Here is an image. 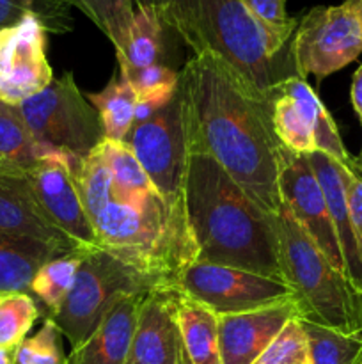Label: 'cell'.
I'll return each mask as SVG.
<instances>
[{"label":"cell","instance_id":"obj_1","mask_svg":"<svg viewBox=\"0 0 362 364\" xmlns=\"http://www.w3.org/2000/svg\"><path fill=\"white\" fill-rule=\"evenodd\" d=\"M177 92L187 153L215 160L265 212L283 206L273 103L256 98L212 53H194L180 71Z\"/></svg>","mask_w":362,"mask_h":364},{"label":"cell","instance_id":"obj_2","mask_svg":"<svg viewBox=\"0 0 362 364\" xmlns=\"http://www.w3.org/2000/svg\"><path fill=\"white\" fill-rule=\"evenodd\" d=\"M70 164L82 205L94 228L96 247L169 284L194 263L183 206L163 201L155 188L126 192L114 187L99 146L84 159L70 155Z\"/></svg>","mask_w":362,"mask_h":364},{"label":"cell","instance_id":"obj_3","mask_svg":"<svg viewBox=\"0 0 362 364\" xmlns=\"http://www.w3.org/2000/svg\"><path fill=\"white\" fill-rule=\"evenodd\" d=\"M181 201L194 262L284 281L272 213L265 212L215 160L187 153Z\"/></svg>","mask_w":362,"mask_h":364},{"label":"cell","instance_id":"obj_4","mask_svg":"<svg viewBox=\"0 0 362 364\" xmlns=\"http://www.w3.org/2000/svg\"><path fill=\"white\" fill-rule=\"evenodd\" d=\"M137 7H151L194 53L222 60L263 102H275L284 82L297 77L291 45H279L240 0H146Z\"/></svg>","mask_w":362,"mask_h":364},{"label":"cell","instance_id":"obj_5","mask_svg":"<svg viewBox=\"0 0 362 364\" xmlns=\"http://www.w3.org/2000/svg\"><path fill=\"white\" fill-rule=\"evenodd\" d=\"M284 283L293 290L300 320L341 333H362V291L337 272L284 206L272 213Z\"/></svg>","mask_w":362,"mask_h":364},{"label":"cell","instance_id":"obj_6","mask_svg":"<svg viewBox=\"0 0 362 364\" xmlns=\"http://www.w3.org/2000/svg\"><path fill=\"white\" fill-rule=\"evenodd\" d=\"M162 287H170L169 281L142 272L98 247L85 249L73 288L52 320L71 348H77L89 340L117 299Z\"/></svg>","mask_w":362,"mask_h":364},{"label":"cell","instance_id":"obj_7","mask_svg":"<svg viewBox=\"0 0 362 364\" xmlns=\"http://www.w3.org/2000/svg\"><path fill=\"white\" fill-rule=\"evenodd\" d=\"M18 109L41 148L84 159L105 141L98 112L82 95L71 71L53 78Z\"/></svg>","mask_w":362,"mask_h":364},{"label":"cell","instance_id":"obj_8","mask_svg":"<svg viewBox=\"0 0 362 364\" xmlns=\"http://www.w3.org/2000/svg\"><path fill=\"white\" fill-rule=\"evenodd\" d=\"M170 287L216 316L254 311L295 299L293 290L284 281L234 267L199 262L185 267Z\"/></svg>","mask_w":362,"mask_h":364},{"label":"cell","instance_id":"obj_9","mask_svg":"<svg viewBox=\"0 0 362 364\" xmlns=\"http://www.w3.org/2000/svg\"><path fill=\"white\" fill-rule=\"evenodd\" d=\"M297 77L323 80L343 70L362 53V32L346 4L309 9L291 39Z\"/></svg>","mask_w":362,"mask_h":364},{"label":"cell","instance_id":"obj_10","mask_svg":"<svg viewBox=\"0 0 362 364\" xmlns=\"http://www.w3.org/2000/svg\"><path fill=\"white\" fill-rule=\"evenodd\" d=\"M124 144L137 156L163 201L172 206H183L181 192L187 166V146L180 92L176 91L174 98L148 121L133 124Z\"/></svg>","mask_w":362,"mask_h":364},{"label":"cell","instance_id":"obj_11","mask_svg":"<svg viewBox=\"0 0 362 364\" xmlns=\"http://www.w3.org/2000/svg\"><path fill=\"white\" fill-rule=\"evenodd\" d=\"M279 194L284 208L314 240L330 265L346 277V265L330 219L329 206L307 155H298L280 148Z\"/></svg>","mask_w":362,"mask_h":364},{"label":"cell","instance_id":"obj_12","mask_svg":"<svg viewBox=\"0 0 362 364\" xmlns=\"http://www.w3.org/2000/svg\"><path fill=\"white\" fill-rule=\"evenodd\" d=\"M53 71L46 59V31L34 14L0 28V102L20 105L48 87Z\"/></svg>","mask_w":362,"mask_h":364},{"label":"cell","instance_id":"obj_13","mask_svg":"<svg viewBox=\"0 0 362 364\" xmlns=\"http://www.w3.org/2000/svg\"><path fill=\"white\" fill-rule=\"evenodd\" d=\"M35 199L53 224L80 247L94 249L96 235L71 173L70 155L50 149L34 171L25 176Z\"/></svg>","mask_w":362,"mask_h":364},{"label":"cell","instance_id":"obj_14","mask_svg":"<svg viewBox=\"0 0 362 364\" xmlns=\"http://www.w3.org/2000/svg\"><path fill=\"white\" fill-rule=\"evenodd\" d=\"M177 306L180 291L174 287L144 295L126 364H183Z\"/></svg>","mask_w":362,"mask_h":364},{"label":"cell","instance_id":"obj_15","mask_svg":"<svg viewBox=\"0 0 362 364\" xmlns=\"http://www.w3.org/2000/svg\"><path fill=\"white\" fill-rule=\"evenodd\" d=\"M300 318L295 299L238 315L216 316L222 364H252L280 334L286 323Z\"/></svg>","mask_w":362,"mask_h":364},{"label":"cell","instance_id":"obj_16","mask_svg":"<svg viewBox=\"0 0 362 364\" xmlns=\"http://www.w3.org/2000/svg\"><path fill=\"white\" fill-rule=\"evenodd\" d=\"M0 235L43 242L64 255L85 249L50 220L23 176L0 174Z\"/></svg>","mask_w":362,"mask_h":364},{"label":"cell","instance_id":"obj_17","mask_svg":"<svg viewBox=\"0 0 362 364\" xmlns=\"http://www.w3.org/2000/svg\"><path fill=\"white\" fill-rule=\"evenodd\" d=\"M144 295L117 299L89 340L80 347L71 348L67 364H126Z\"/></svg>","mask_w":362,"mask_h":364},{"label":"cell","instance_id":"obj_18","mask_svg":"<svg viewBox=\"0 0 362 364\" xmlns=\"http://www.w3.org/2000/svg\"><path fill=\"white\" fill-rule=\"evenodd\" d=\"M314 176L325 196L329 206L330 219L336 230L337 242L343 252L344 265H346V277L355 290L362 291V262L357 251L353 226H351L350 208H348L346 181H344V169L346 167L329 156L327 153L314 151L307 155Z\"/></svg>","mask_w":362,"mask_h":364},{"label":"cell","instance_id":"obj_19","mask_svg":"<svg viewBox=\"0 0 362 364\" xmlns=\"http://www.w3.org/2000/svg\"><path fill=\"white\" fill-rule=\"evenodd\" d=\"M59 256L64 252L43 242L0 235V294H31L32 277L39 267Z\"/></svg>","mask_w":362,"mask_h":364},{"label":"cell","instance_id":"obj_20","mask_svg":"<svg viewBox=\"0 0 362 364\" xmlns=\"http://www.w3.org/2000/svg\"><path fill=\"white\" fill-rule=\"evenodd\" d=\"M48 151L34 141L18 105L0 102V174L25 178Z\"/></svg>","mask_w":362,"mask_h":364},{"label":"cell","instance_id":"obj_21","mask_svg":"<svg viewBox=\"0 0 362 364\" xmlns=\"http://www.w3.org/2000/svg\"><path fill=\"white\" fill-rule=\"evenodd\" d=\"M177 313L183 343V364H222L215 313L183 294H180Z\"/></svg>","mask_w":362,"mask_h":364},{"label":"cell","instance_id":"obj_22","mask_svg":"<svg viewBox=\"0 0 362 364\" xmlns=\"http://www.w3.org/2000/svg\"><path fill=\"white\" fill-rule=\"evenodd\" d=\"M280 92L290 95L304 110L305 117L312 128V134H314L316 151L327 153L334 160L343 164L344 167L353 169L357 166V159H351L350 153L346 151L332 116L322 103V100L318 98L314 89L307 84V80L300 77H291L290 80L284 82Z\"/></svg>","mask_w":362,"mask_h":364},{"label":"cell","instance_id":"obj_23","mask_svg":"<svg viewBox=\"0 0 362 364\" xmlns=\"http://www.w3.org/2000/svg\"><path fill=\"white\" fill-rule=\"evenodd\" d=\"M165 31H169V27L160 20L151 7H135L126 46L123 52L116 53L121 73L160 64L163 57Z\"/></svg>","mask_w":362,"mask_h":364},{"label":"cell","instance_id":"obj_24","mask_svg":"<svg viewBox=\"0 0 362 364\" xmlns=\"http://www.w3.org/2000/svg\"><path fill=\"white\" fill-rule=\"evenodd\" d=\"M85 98L98 112L105 139L124 142L128 132L133 127L137 107V95L130 82L117 71L103 91L87 92Z\"/></svg>","mask_w":362,"mask_h":364},{"label":"cell","instance_id":"obj_25","mask_svg":"<svg viewBox=\"0 0 362 364\" xmlns=\"http://www.w3.org/2000/svg\"><path fill=\"white\" fill-rule=\"evenodd\" d=\"M84 255L85 249H78V251L50 259L45 265L39 267L38 272L32 277L31 295L45 306L48 318H52L59 311L60 304L73 288Z\"/></svg>","mask_w":362,"mask_h":364},{"label":"cell","instance_id":"obj_26","mask_svg":"<svg viewBox=\"0 0 362 364\" xmlns=\"http://www.w3.org/2000/svg\"><path fill=\"white\" fill-rule=\"evenodd\" d=\"M312 364H362V333H341L300 320Z\"/></svg>","mask_w":362,"mask_h":364},{"label":"cell","instance_id":"obj_27","mask_svg":"<svg viewBox=\"0 0 362 364\" xmlns=\"http://www.w3.org/2000/svg\"><path fill=\"white\" fill-rule=\"evenodd\" d=\"M80 9L112 43L116 53L123 52L135 16L133 0H62Z\"/></svg>","mask_w":362,"mask_h":364},{"label":"cell","instance_id":"obj_28","mask_svg":"<svg viewBox=\"0 0 362 364\" xmlns=\"http://www.w3.org/2000/svg\"><path fill=\"white\" fill-rule=\"evenodd\" d=\"M272 124L277 139L287 151L311 155L316 151L312 128L304 110L290 95L280 92L272 107Z\"/></svg>","mask_w":362,"mask_h":364},{"label":"cell","instance_id":"obj_29","mask_svg":"<svg viewBox=\"0 0 362 364\" xmlns=\"http://www.w3.org/2000/svg\"><path fill=\"white\" fill-rule=\"evenodd\" d=\"M34 297L25 291L0 294V350L18 348L39 318Z\"/></svg>","mask_w":362,"mask_h":364},{"label":"cell","instance_id":"obj_30","mask_svg":"<svg viewBox=\"0 0 362 364\" xmlns=\"http://www.w3.org/2000/svg\"><path fill=\"white\" fill-rule=\"evenodd\" d=\"M103 159L109 166L112 174V185L119 191L126 192H146L153 191V183L149 181L148 174L142 169L141 162L133 155L130 148L124 142L105 141L99 144Z\"/></svg>","mask_w":362,"mask_h":364},{"label":"cell","instance_id":"obj_31","mask_svg":"<svg viewBox=\"0 0 362 364\" xmlns=\"http://www.w3.org/2000/svg\"><path fill=\"white\" fill-rule=\"evenodd\" d=\"M252 364H312L307 336L300 318L297 316L290 320L279 336Z\"/></svg>","mask_w":362,"mask_h":364},{"label":"cell","instance_id":"obj_32","mask_svg":"<svg viewBox=\"0 0 362 364\" xmlns=\"http://www.w3.org/2000/svg\"><path fill=\"white\" fill-rule=\"evenodd\" d=\"M60 331L52 318H46L41 329L25 338L16 348V364H67Z\"/></svg>","mask_w":362,"mask_h":364},{"label":"cell","instance_id":"obj_33","mask_svg":"<svg viewBox=\"0 0 362 364\" xmlns=\"http://www.w3.org/2000/svg\"><path fill=\"white\" fill-rule=\"evenodd\" d=\"M279 45H291L298 21L286 11V0H240Z\"/></svg>","mask_w":362,"mask_h":364},{"label":"cell","instance_id":"obj_34","mask_svg":"<svg viewBox=\"0 0 362 364\" xmlns=\"http://www.w3.org/2000/svg\"><path fill=\"white\" fill-rule=\"evenodd\" d=\"M32 14L43 23L45 31L67 32L71 31L70 6L62 0H23Z\"/></svg>","mask_w":362,"mask_h":364},{"label":"cell","instance_id":"obj_35","mask_svg":"<svg viewBox=\"0 0 362 364\" xmlns=\"http://www.w3.org/2000/svg\"><path fill=\"white\" fill-rule=\"evenodd\" d=\"M344 181H346L348 208H350L351 226H353L357 251L362 262V178L358 176L357 166L353 169H344Z\"/></svg>","mask_w":362,"mask_h":364},{"label":"cell","instance_id":"obj_36","mask_svg":"<svg viewBox=\"0 0 362 364\" xmlns=\"http://www.w3.org/2000/svg\"><path fill=\"white\" fill-rule=\"evenodd\" d=\"M32 14L23 0H0V28L11 27Z\"/></svg>","mask_w":362,"mask_h":364},{"label":"cell","instance_id":"obj_37","mask_svg":"<svg viewBox=\"0 0 362 364\" xmlns=\"http://www.w3.org/2000/svg\"><path fill=\"white\" fill-rule=\"evenodd\" d=\"M350 96H351V105H353L355 112H357L358 119H361V124H362V64L353 73V78H351Z\"/></svg>","mask_w":362,"mask_h":364},{"label":"cell","instance_id":"obj_38","mask_svg":"<svg viewBox=\"0 0 362 364\" xmlns=\"http://www.w3.org/2000/svg\"><path fill=\"white\" fill-rule=\"evenodd\" d=\"M344 4H346V6L350 7L351 13L355 14V18H357L358 21V27H361L362 32V0H344Z\"/></svg>","mask_w":362,"mask_h":364},{"label":"cell","instance_id":"obj_39","mask_svg":"<svg viewBox=\"0 0 362 364\" xmlns=\"http://www.w3.org/2000/svg\"><path fill=\"white\" fill-rule=\"evenodd\" d=\"M0 364H16V348L0 350Z\"/></svg>","mask_w":362,"mask_h":364},{"label":"cell","instance_id":"obj_40","mask_svg":"<svg viewBox=\"0 0 362 364\" xmlns=\"http://www.w3.org/2000/svg\"><path fill=\"white\" fill-rule=\"evenodd\" d=\"M357 173H358V176L362 178V151H361V156L357 159Z\"/></svg>","mask_w":362,"mask_h":364},{"label":"cell","instance_id":"obj_41","mask_svg":"<svg viewBox=\"0 0 362 364\" xmlns=\"http://www.w3.org/2000/svg\"><path fill=\"white\" fill-rule=\"evenodd\" d=\"M133 2H135V7H137V6H142V4H144L146 0H133Z\"/></svg>","mask_w":362,"mask_h":364}]
</instances>
